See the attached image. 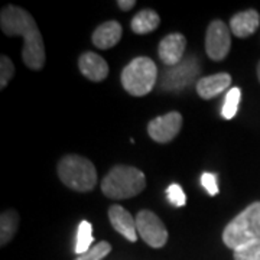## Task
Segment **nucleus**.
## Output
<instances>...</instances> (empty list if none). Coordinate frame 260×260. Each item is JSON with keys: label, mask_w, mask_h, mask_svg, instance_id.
<instances>
[{"label": "nucleus", "mask_w": 260, "mask_h": 260, "mask_svg": "<svg viewBox=\"0 0 260 260\" xmlns=\"http://www.w3.org/2000/svg\"><path fill=\"white\" fill-rule=\"evenodd\" d=\"M78 68L81 74L94 83H100L109 75V64L102 55L87 51L78 58Z\"/></svg>", "instance_id": "nucleus-12"}, {"label": "nucleus", "mask_w": 260, "mask_h": 260, "mask_svg": "<svg viewBox=\"0 0 260 260\" xmlns=\"http://www.w3.org/2000/svg\"><path fill=\"white\" fill-rule=\"evenodd\" d=\"M112 251V244L109 242H99L84 254H80L75 260H103Z\"/></svg>", "instance_id": "nucleus-20"}, {"label": "nucleus", "mask_w": 260, "mask_h": 260, "mask_svg": "<svg viewBox=\"0 0 260 260\" xmlns=\"http://www.w3.org/2000/svg\"><path fill=\"white\" fill-rule=\"evenodd\" d=\"M182 127V116L181 113L171 112L149 121V136L158 143H168L178 136Z\"/></svg>", "instance_id": "nucleus-9"}, {"label": "nucleus", "mask_w": 260, "mask_h": 260, "mask_svg": "<svg viewBox=\"0 0 260 260\" xmlns=\"http://www.w3.org/2000/svg\"><path fill=\"white\" fill-rule=\"evenodd\" d=\"M186 48V38L182 34H169L165 37L158 47V55L159 59L165 65L169 67H175L178 65L182 58Z\"/></svg>", "instance_id": "nucleus-10"}, {"label": "nucleus", "mask_w": 260, "mask_h": 260, "mask_svg": "<svg viewBox=\"0 0 260 260\" xmlns=\"http://www.w3.org/2000/svg\"><path fill=\"white\" fill-rule=\"evenodd\" d=\"M61 182L77 192H88L97 184V171L91 160L80 155H67L58 164Z\"/></svg>", "instance_id": "nucleus-4"}, {"label": "nucleus", "mask_w": 260, "mask_h": 260, "mask_svg": "<svg viewBox=\"0 0 260 260\" xmlns=\"http://www.w3.org/2000/svg\"><path fill=\"white\" fill-rule=\"evenodd\" d=\"M158 78L156 64L148 56H138L132 59L123 68L120 74V81L123 88L135 97H143L149 94Z\"/></svg>", "instance_id": "nucleus-5"}, {"label": "nucleus", "mask_w": 260, "mask_h": 260, "mask_svg": "<svg viewBox=\"0 0 260 260\" xmlns=\"http://www.w3.org/2000/svg\"><path fill=\"white\" fill-rule=\"evenodd\" d=\"M240 99H242V91L239 87H233L229 90V93L225 94V100H224L223 110H221L224 119L230 120L236 116V113L239 110Z\"/></svg>", "instance_id": "nucleus-19"}, {"label": "nucleus", "mask_w": 260, "mask_h": 260, "mask_svg": "<svg viewBox=\"0 0 260 260\" xmlns=\"http://www.w3.org/2000/svg\"><path fill=\"white\" fill-rule=\"evenodd\" d=\"M159 22H160V18L155 10L143 9L133 16L130 22V28L138 35H145V34L153 32L158 28Z\"/></svg>", "instance_id": "nucleus-16"}, {"label": "nucleus", "mask_w": 260, "mask_h": 260, "mask_svg": "<svg viewBox=\"0 0 260 260\" xmlns=\"http://www.w3.org/2000/svg\"><path fill=\"white\" fill-rule=\"evenodd\" d=\"M109 220L112 223L113 229L121 234L124 239H127L132 243L138 240L139 234L136 229V218H133V215L126 208H123L119 204L112 205L109 210Z\"/></svg>", "instance_id": "nucleus-11"}, {"label": "nucleus", "mask_w": 260, "mask_h": 260, "mask_svg": "<svg viewBox=\"0 0 260 260\" xmlns=\"http://www.w3.org/2000/svg\"><path fill=\"white\" fill-rule=\"evenodd\" d=\"M93 227L88 221H81L78 225V232H77V243H75L74 251L80 256L84 254L85 251L91 249V243H93Z\"/></svg>", "instance_id": "nucleus-18"}, {"label": "nucleus", "mask_w": 260, "mask_h": 260, "mask_svg": "<svg viewBox=\"0 0 260 260\" xmlns=\"http://www.w3.org/2000/svg\"><path fill=\"white\" fill-rule=\"evenodd\" d=\"M260 240V201L250 204L225 225L223 232L224 244L237 250L243 246Z\"/></svg>", "instance_id": "nucleus-3"}, {"label": "nucleus", "mask_w": 260, "mask_h": 260, "mask_svg": "<svg viewBox=\"0 0 260 260\" xmlns=\"http://www.w3.org/2000/svg\"><path fill=\"white\" fill-rule=\"evenodd\" d=\"M15 75V65L9 56H0V88H5Z\"/></svg>", "instance_id": "nucleus-22"}, {"label": "nucleus", "mask_w": 260, "mask_h": 260, "mask_svg": "<svg viewBox=\"0 0 260 260\" xmlns=\"http://www.w3.org/2000/svg\"><path fill=\"white\" fill-rule=\"evenodd\" d=\"M123 35V28L117 20H109L102 23L99 28L94 30L91 41L94 47L99 49H110L119 44Z\"/></svg>", "instance_id": "nucleus-15"}, {"label": "nucleus", "mask_w": 260, "mask_h": 260, "mask_svg": "<svg viewBox=\"0 0 260 260\" xmlns=\"http://www.w3.org/2000/svg\"><path fill=\"white\" fill-rule=\"evenodd\" d=\"M230 29L225 26L223 20H213L205 34V52L213 61H223L229 55L232 48Z\"/></svg>", "instance_id": "nucleus-7"}, {"label": "nucleus", "mask_w": 260, "mask_h": 260, "mask_svg": "<svg viewBox=\"0 0 260 260\" xmlns=\"http://www.w3.org/2000/svg\"><path fill=\"white\" fill-rule=\"evenodd\" d=\"M234 260H260V240L234 250Z\"/></svg>", "instance_id": "nucleus-21"}, {"label": "nucleus", "mask_w": 260, "mask_h": 260, "mask_svg": "<svg viewBox=\"0 0 260 260\" xmlns=\"http://www.w3.org/2000/svg\"><path fill=\"white\" fill-rule=\"evenodd\" d=\"M146 186V177L138 168L116 165L103 178L102 191L110 200H126L139 195Z\"/></svg>", "instance_id": "nucleus-2"}, {"label": "nucleus", "mask_w": 260, "mask_h": 260, "mask_svg": "<svg viewBox=\"0 0 260 260\" xmlns=\"http://www.w3.org/2000/svg\"><path fill=\"white\" fill-rule=\"evenodd\" d=\"M257 78H259V81H260V62L257 64Z\"/></svg>", "instance_id": "nucleus-26"}, {"label": "nucleus", "mask_w": 260, "mask_h": 260, "mask_svg": "<svg viewBox=\"0 0 260 260\" xmlns=\"http://www.w3.org/2000/svg\"><path fill=\"white\" fill-rule=\"evenodd\" d=\"M136 229L142 240L153 249L164 247L168 242V230L158 215L149 210H142L136 215Z\"/></svg>", "instance_id": "nucleus-6"}, {"label": "nucleus", "mask_w": 260, "mask_h": 260, "mask_svg": "<svg viewBox=\"0 0 260 260\" xmlns=\"http://www.w3.org/2000/svg\"><path fill=\"white\" fill-rule=\"evenodd\" d=\"M232 85V75L227 73H218V74L203 77L197 83V93L204 100H211L218 94L225 91L227 87Z\"/></svg>", "instance_id": "nucleus-13"}, {"label": "nucleus", "mask_w": 260, "mask_h": 260, "mask_svg": "<svg viewBox=\"0 0 260 260\" xmlns=\"http://www.w3.org/2000/svg\"><path fill=\"white\" fill-rule=\"evenodd\" d=\"M0 26L8 37H23L22 58L30 70H42L45 65V45L35 19L19 6L8 5L0 13Z\"/></svg>", "instance_id": "nucleus-1"}, {"label": "nucleus", "mask_w": 260, "mask_h": 260, "mask_svg": "<svg viewBox=\"0 0 260 260\" xmlns=\"http://www.w3.org/2000/svg\"><path fill=\"white\" fill-rule=\"evenodd\" d=\"M135 5H136V2H135V0H119V2H117V6H119L121 10H124V12L133 9V8H135Z\"/></svg>", "instance_id": "nucleus-25"}, {"label": "nucleus", "mask_w": 260, "mask_h": 260, "mask_svg": "<svg viewBox=\"0 0 260 260\" xmlns=\"http://www.w3.org/2000/svg\"><path fill=\"white\" fill-rule=\"evenodd\" d=\"M201 184L207 189V192L210 195L218 194V186H217V177L211 172H204L201 175Z\"/></svg>", "instance_id": "nucleus-24"}, {"label": "nucleus", "mask_w": 260, "mask_h": 260, "mask_svg": "<svg viewBox=\"0 0 260 260\" xmlns=\"http://www.w3.org/2000/svg\"><path fill=\"white\" fill-rule=\"evenodd\" d=\"M200 74V62L195 56L186 58L184 62L172 67L169 71L164 73L162 78V90L178 91L185 88L186 85L194 83V80Z\"/></svg>", "instance_id": "nucleus-8"}, {"label": "nucleus", "mask_w": 260, "mask_h": 260, "mask_svg": "<svg viewBox=\"0 0 260 260\" xmlns=\"http://www.w3.org/2000/svg\"><path fill=\"white\" fill-rule=\"evenodd\" d=\"M260 25V15L257 10L249 9L236 13L230 19V30L237 38H247L253 35Z\"/></svg>", "instance_id": "nucleus-14"}, {"label": "nucleus", "mask_w": 260, "mask_h": 260, "mask_svg": "<svg viewBox=\"0 0 260 260\" xmlns=\"http://www.w3.org/2000/svg\"><path fill=\"white\" fill-rule=\"evenodd\" d=\"M167 197L169 203L175 207H184L186 204V197L182 186L179 184H171L167 189Z\"/></svg>", "instance_id": "nucleus-23"}, {"label": "nucleus", "mask_w": 260, "mask_h": 260, "mask_svg": "<svg viewBox=\"0 0 260 260\" xmlns=\"http://www.w3.org/2000/svg\"><path fill=\"white\" fill-rule=\"evenodd\" d=\"M19 227V214L15 210H6L0 217V244L6 246L13 239Z\"/></svg>", "instance_id": "nucleus-17"}]
</instances>
